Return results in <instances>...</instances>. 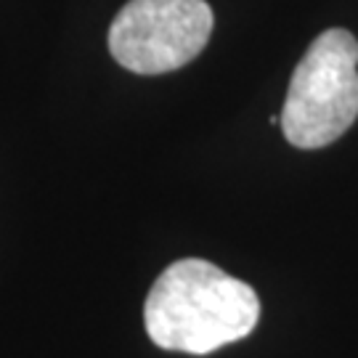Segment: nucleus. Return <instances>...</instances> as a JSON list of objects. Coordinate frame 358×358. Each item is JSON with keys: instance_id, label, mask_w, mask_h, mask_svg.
<instances>
[{"instance_id": "nucleus-2", "label": "nucleus", "mask_w": 358, "mask_h": 358, "mask_svg": "<svg viewBox=\"0 0 358 358\" xmlns=\"http://www.w3.org/2000/svg\"><path fill=\"white\" fill-rule=\"evenodd\" d=\"M284 138L297 149L337 141L358 117V40L348 29H327L294 66L282 109Z\"/></svg>"}, {"instance_id": "nucleus-3", "label": "nucleus", "mask_w": 358, "mask_h": 358, "mask_svg": "<svg viewBox=\"0 0 358 358\" xmlns=\"http://www.w3.org/2000/svg\"><path fill=\"white\" fill-rule=\"evenodd\" d=\"M205 0H130L109 27V51L136 75H165L194 62L213 35Z\"/></svg>"}, {"instance_id": "nucleus-1", "label": "nucleus", "mask_w": 358, "mask_h": 358, "mask_svg": "<svg viewBox=\"0 0 358 358\" xmlns=\"http://www.w3.org/2000/svg\"><path fill=\"white\" fill-rule=\"evenodd\" d=\"M257 319L255 289L199 257L167 266L143 303V324L154 345L192 356L242 340Z\"/></svg>"}]
</instances>
